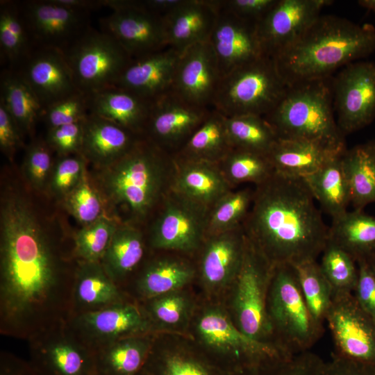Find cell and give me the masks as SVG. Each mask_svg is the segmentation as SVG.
I'll return each instance as SVG.
<instances>
[{
	"label": "cell",
	"mask_w": 375,
	"mask_h": 375,
	"mask_svg": "<svg viewBox=\"0 0 375 375\" xmlns=\"http://www.w3.org/2000/svg\"><path fill=\"white\" fill-rule=\"evenodd\" d=\"M0 217V333L28 341L69 319L77 260L19 195Z\"/></svg>",
	"instance_id": "cell-1"
},
{
	"label": "cell",
	"mask_w": 375,
	"mask_h": 375,
	"mask_svg": "<svg viewBox=\"0 0 375 375\" xmlns=\"http://www.w3.org/2000/svg\"><path fill=\"white\" fill-rule=\"evenodd\" d=\"M248 239L274 266L317 260L328 227L303 178L276 172L255 185L242 224Z\"/></svg>",
	"instance_id": "cell-2"
},
{
	"label": "cell",
	"mask_w": 375,
	"mask_h": 375,
	"mask_svg": "<svg viewBox=\"0 0 375 375\" xmlns=\"http://www.w3.org/2000/svg\"><path fill=\"white\" fill-rule=\"evenodd\" d=\"M375 51V27L333 15H320L274 57L288 85L332 76L333 72Z\"/></svg>",
	"instance_id": "cell-3"
},
{
	"label": "cell",
	"mask_w": 375,
	"mask_h": 375,
	"mask_svg": "<svg viewBox=\"0 0 375 375\" xmlns=\"http://www.w3.org/2000/svg\"><path fill=\"white\" fill-rule=\"evenodd\" d=\"M172 155L144 137L123 158L103 168L100 184L109 203L128 215V224L144 222L172 189Z\"/></svg>",
	"instance_id": "cell-4"
},
{
	"label": "cell",
	"mask_w": 375,
	"mask_h": 375,
	"mask_svg": "<svg viewBox=\"0 0 375 375\" xmlns=\"http://www.w3.org/2000/svg\"><path fill=\"white\" fill-rule=\"evenodd\" d=\"M332 83L330 76L289 85L264 117L278 138L308 141L336 152L347 149L335 116Z\"/></svg>",
	"instance_id": "cell-5"
},
{
	"label": "cell",
	"mask_w": 375,
	"mask_h": 375,
	"mask_svg": "<svg viewBox=\"0 0 375 375\" xmlns=\"http://www.w3.org/2000/svg\"><path fill=\"white\" fill-rule=\"evenodd\" d=\"M188 335L216 365L231 375L290 357L276 347L252 339L233 323L224 306L200 299Z\"/></svg>",
	"instance_id": "cell-6"
},
{
	"label": "cell",
	"mask_w": 375,
	"mask_h": 375,
	"mask_svg": "<svg viewBox=\"0 0 375 375\" xmlns=\"http://www.w3.org/2000/svg\"><path fill=\"white\" fill-rule=\"evenodd\" d=\"M266 308L274 343L288 356L310 351L323 333L307 307L292 264L274 267Z\"/></svg>",
	"instance_id": "cell-7"
},
{
	"label": "cell",
	"mask_w": 375,
	"mask_h": 375,
	"mask_svg": "<svg viewBox=\"0 0 375 375\" xmlns=\"http://www.w3.org/2000/svg\"><path fill=\"white\" fill-rule=\"evenodd\" d=\"M288 87L274 58L263 56L222 77L212 108L226 117H265L281 101Z\"/></svg>",
	"instance_id": "cell-8"
},
{
	"label": "cell",
	"mask_w": 375,
	"mask_h": 375,
	"mask_svg": "<svg viewBox=\"0 0 375 375\" xmlns=\"http://www.w3.org/2000/svg\"><path fill=\"white\" fill-rule=\"evenodd\" d=\"M274 267L247 238L241 267L220 303L241 332L275 346L266 308Z\"/></svg>",
	"instance_id": "cell-9"
},
{
	"label": "cell",
	"mask_w": 375,
	"mask_h": 375,
	"mask_svg": "<svg viewBox=\"0 0 375 375\" xmlns=\"http://www.w3.org/2000/svg\"><path fill=\"white\" fill-rule=\"evenodd\" d=\"M62 51L77 89L88 95L115 86L132 60L112 35L90 27Z\"/></svg>",
	"instance_id": "cell-10"
},
{
	"label": "cell",
	"mask_w": 375,
	"mask_h": 375,
	"mask_svg": "<svg viewBox=\"0 0 375 375\" xmlns=\"http://www.w3.org/2000/svg\"><path fill=\"white\" fill-rule=\"evenodd\" d=\"M209 211L171 189L156 210L146 235L149 250L194 258L207 236Z\"/></svg>",
	"instance_id": "cell-11"
},
{
	"label": "cell",
	"mask_w": 375,
	"mask_h": 375,
	"mask_svg": "<svg viewBox=\"0 0 375 375\" xmlns=\"http://www.w3.org/2000/svg\"><path fill=\"white\" fill-rule=\"evenodd\" d=\"M243 226L206 236L194 257V288L200 299L221 303L237 276L246 250Z\"/></svg>",
	"instance_id": "cell-12"
},
{
	"label": "cell",
	"mask_w": 375,
	"mask_h": 375,
	"mask_svg": "<svg viewBox=\"0 0 375 375\" xmlns=\"http://www.w3.org/2000/svg\"><path fill=\"white\" fill-rule=\"evenodd\" d=\"M112 12L101 19V31L112 35L132 59L168 47L162 16L140 8L138 0H102Z\"/></svg>",
	"instance_id": "cell-13"
},
{
	"label": "cell",
	"mask_w": 375,
	"mask_h": 375,
	"mask_svg": "<svg viewBox=\"0 0 375 375\" xmlns=\"http://www.w3.org/2000/svg\"><path fill=\"white\" fill-rule=\"evenodd\" d=\"M335 116L344 135L356 132L375 119V62L356 61L333 77Z\"/></svg>",
	"instance_id": "cell-14"
},
{
	"label": "cell",
	"mask_w": 375,
	"mask_h": 375,
	"mask_svg": "<svg viewBox=\"0 0 375 375\" xmlns=\"http://www.w3.org/2000/svg\"><path fill=\"white\" fill-rule=\"evenodd\" d=\"M28 342L29 362L42 375H98L95 352L73 333L67 322Z\"/></svg>",
	"instance_id": "cell-15"
},
{
	"label": "cell",
	"mask_w": 375,
	"mask_h": 375,
	"mask_svg": "<svg viewBox=\"0 0 375 375\" xmlns=\"http://www.w3.org/2000/svg\"><path fill=\"white\" fill-rule=\"evenodd\" d=\"M67 324L94 352L126 337L154 333L140 303L132 299L73 316Z\"/></svg>",
	"instance_id": "cell-16"
},
{
	"label": "cell",
	"mask_w": 375,
	"mask_h": 375,
	"mask_svg": "<svg viewBox=\"0 0 375 375\" xmlns=\"http://www.w3.org/2000/svg\"><path fill=\"white\" fill-rule=\"evenodd\" d=\"M335 347V355L375 365V322L352 293L333 294L326 317Z\"/></svg>",
	"instance_id": "cell-17"
},
{
	"label": "cell",
	"mask_w": 375,
	"mask_h": 375,
	"mask_svg": "<svg viewBox=\"0 0 375 375\" xmlns=\"http://www.w3.org/2000/svg\"><path fill=\"white\" fill-rule=\"evenodd\" d=\"M212 109L193 105L171 91L153 102L144 137L174 156L204 122Z\"/></svg>",
	"instance_id": "cell-18"
},
{
	"label": "cell",
	"mask_w": 375,
	"mask_h": 375,
	"mask_svg": "<svg viewBox=\"0 0 375 375\" xmlns=\"http://www.w3.org/2000/svg\"><path fill=\"white\" fill-rule=\"evenodd\" d=\"M196 276L194 258L176 252L150 251L122 290L132 300L140 302L194 285Z\"/></svg>",
	"instance_id": "cell-19"
},
{
	"label": "cell",
	"mask_w": 375,
	"mask_h": 375,
	"mask_svg": "<svg viewBox=\"0 0 375 375\" xmlns=\"http://www.w3.org/2000/svg\"><path fill=\"white\" fill-rule=\"evenodd\" d=\"M139 375H231L216 365L188 335L157 333Z\"/></svg>",
	"instance_id": "cell-20"
},
{
	"label": "cell",
	"mask_w": 375,
	"mask_h": 375,
	"mask_svg": "<svg viewBox=\"0 0 375 375\" xmlns=\"http://www.w3.org/2000/svg\"><path fill=\"white\" fill-rule=\"evenodd\" d=\"M330 0H277L257 23L265 55L274 58L297 40L320 15Z\"/></svg>",
	"instance_id": "cell-21"
},
{
	"label": "cell",
	"mask_w": 375,
	"mask_h": 375,
	"mask_svg": "<svg viewBox=\"0 0 375 375\" xmlns=\"http://www.w3.org/2000/svg\"><path fill=\"white\" fill-rule=\"evenodd\" d=\"M21 10L31 39L40 47L63 50L89 27L88 12L69 8L55 0L26 1Z\"/></svg>",
	"instance_id": "cell-22"
},
{
	"label": "cell",
	"mask_w": 375,
	"mask_h": 375,
	"mask_svg": "<svg viewBox=\"0 0 375 375\" xmlns=\"http://www.w3.org/2000/svg\"><path fill=\"white\" fill-rule=\"evenodd\" d=\"M217 58L221 76L265 55L257 24L242 19L221 6L208 40Z\"/></svg>",
	"instance_id": "cell-23"
},
{
	"label": "cell",
	"mask_w": 375,
	"mask_h": 375,
	"mask_svg": "<svg viewBox=\"0 0 375 375\" xmlns=\"http://www.w3.org/2000/svg\"><path fill=\"white\" fill-rule=\"evenodd\" d=\"M221 78L210 44L198 43L180 54L172 91L193 105L212 108Z\"/></svg>",
	"instance_id": "cell-24"
},
{
	"label": "cell",
	"mask_w": 375,
	"mask_h": 375,
	"mask_svg": "<svg viewBox=\"0 0 375 375\" xmlns=\"http://www.w3.org/2000/svg\"><path fill=\"white\" fill-rule=\"evenodd\" d=\"M24 63L19 73L44 108L79 91L61 49L40 47Z\"/></svg>",
	"instance_id": "cell-25"
},
{
	"label": "cell",
	"mask_w": 375,
	"mask_h": 375,
	"mask_svg": "<svg viewBox=\"0 0 375 375\" xmlns=\"http://www.w3.org/2000/svg\"><path fill=\"white\" fill-rule=\"evenodd\" d=\"M180 53L171 47L131 60L116 87L154 101L172 90Z\"/></svg>",
	"instance_id": "cell-26"
},
{
	"label": "cell",
	"mask_w": 375,
	"mask_h": 375,
	"mask_svg": "<svg viewBox=\"0 0 375 375\" xmlns=\"http://www.w3.org/2000/svg\"><path fill=\"white\" fill-rule=\"evenodd\" d=\"M219 6V0H182L162 17L168 47L181 54L191 46L208 42Z\"/></svg>",
	"instance_id": "cell-27"
},
{
	"label": "cell",
	"mask_w": 375,
	"mask_h": 375,
	"mask_svg": "<svg viewBox=\"0 0 375 375\" xmlns=\"http://www.w3.org/2000/svg\"><path fill=\"white\" fill-rule=\"evenodd\" d=\"M175 164L172 190L209 209L233 189L218 163L173 156Z\"/></svg>",
	"instance_id": "cell-28"
},
{
	"label": "cell",
	"mask_w": 375,
	"mask_h": 375,
	"mask_svg": "<svg viewBox=\"0 0 375 375\" xmlns=\"http://www.w3.org/2000/svg\"><path fill=\"white\" fill-rule=\"evenodd\" d=\"M129 299H131L106 274L100 262L77 260L70 317L95 312Z\"/></svg>",
	"instance_id": "cell-29"
},
{
	"label": "cell",
	"mask_w": 375,
	"mask_h": 375,
	"mask_svg": "<svg viewBox=\"0 0 375 375\" xmlns=\"http://www.w3.org/2000/svg\"><path fill=\"white\" fill-rule=\"evenodd\" d=\"M144 138L96 115L83 121L81 153L85 159L104 168L126 155Z\"/></svg>",
	"instance_id": "cell-30"
},
{
	"label": "cell",
	"mask_w": 375,
	"mask_h": 375,
	"mask_svg": "<svg viewBox=\"0 0 375 375\" xmlns=\"http://www.w3.org/2000/svg\"><path fill=\"white\" fill-rule=\"evenodd\" d=\"M153 102L116 86L89 95L90 113L143 137Z\"/></svg>",
	"instance_id": "cell-31"
},
{
	"label": "cell",
	"mask_w": 375,
	"mask_h": 375,
	"mask_svg": "<svg viewBox=\"0 0 375 375\" xmlns=\"http://www.w3.org/2000/svg\"><path fill=\"white\" fill-rule=\"evenodd\" d=\"M149 252L143 231L134 224L125 223L117 226L100 263L122 290Z\"/></svg>",
	"instance_id": "cell-32"
},
{
	"label": "cell",
	"mask_w": 375,
	"mask_h": 375,
	"mask_svg": "<svg viewBox=\"0 0 375 375\" xmlns=\"http://www.w3.org/2000/svg\"><path fill=\"white\" fill-rule=\"evenodd\" d=\"M199 301L192 285L138 303L154 333L188 335Z\"/></svg>",
	"instance_id": "cell-33"
},
{
	"label": "cell",
	"mask_w": 375,
	"mask_h": 375,
	"mask_svg": "<svg viewBox=\"0 0 375 375\" xmlns=\"http://www.w3.org/2000/svg\"><path fill=\"white\" fill-rule=\"evenodd\" d=\"M344 152H336L308 141L278 138L267 156L275 172L303 178Z\"/></svg>",
	"instance_id": "cell-34"
},
{
	"label": "cell",
	"mask_w": 375,
	"mask_h": 375,
	"mask_svg": "<svg viewBox=\"0 0 375 375\" xmlns=\"http://www.w3.org/2000/svg\"><path fill=\"white\" fill-rule=\"evenodd\" d=\"M344 153L335 156L303 178L322 210L332 218L347 212L351 203L349 185L342 163Z\"/></svg>",
	"instance_id": "cell-35"
},
{
	"label": "cell",
	"mask_w": 375,
	"mask_h": 375,
	"mask_svg": "<svg viewBox=\"0 0 375 375\" xmlns=\"http://www.w3.org/2000/svg\"><path fill=\"white\" fill-rule=\"evenodd\" d=\"M155 334L126 337L95 352L98 375H139Z\"/></svg>",
	"instance_id": "cell-36"
},
{
	"label": "cell",
	"mask_w": 375,
	"mask_h": 375,
	"mask_svg": "<svg viewBox=\"0 0 375 375\" xmlns=\"http://www.w3.org/2000/svg\"><path fill=\"white\" fill-rule=\"evenodd\" d=\"M328 240L347 251L356 262L375 253V216L353 210L332 218Z\"/></svg>",
	"instance_id": "cell-37"
},
{
	"label": "cell",
	"mask_w": 375,
	"mask_h": 375,
	"mask_svg": "<svg viewBox=\"0 0 375 375\" xmlns=\"http://www.w3.org/2000/svg\"><path fill=\"white\" fill-rule=\"evenodd\" d=\"M342 163L349 183L351 203L362 210L375 202V141L347 149Z\"/></svg>",
	"instance_id": "cell-38"
},
{
	"label": "cell",
	"mask_w": 375,
	"mask_h": 375,
	"mask_svg": "<svg viewBox=\"0 0 375 375\" xmlns=\"http://www.w3.org/2000/svg\"><path fill=\"white\" fill-rule=\"evenodd\" d=\"M232 148L225 117L212 108L185 146L174 156L219 164Z\"/></svg>",
	"instance_id": "cell-39"
},
{
	"label": "cell",
	"mask_w": 375,
	"mask_h": 375,
	"mask_svg": "<svg viewBox=\"0 0 375 375\" xmlns=\"http://www.w3.org/2000/svg\"><path fill=\"white\" fill-rule=\"evenodd\" d=\"M0 101L15 119L22 133H31L44 108L19 72L1 75Z\"/></svg>",
	"instance_id": "cell-40"
},
{
	"label": "cell",
	"mask_w": 375,
	"mask_h": 375,
	"mask_svg": "<svg viewBox=\"0 0 375 375\" xmlns=\"http://www.w3.org/2000/svg\"><path fill=\"white\" fill-rule=\"evenodd\" d=\"M219 166L233 188L244 183H252L255 186L266 181L274 172L267 155L238 148H232Z\"/></svg>",
	"instance_id": "cell-41"
},
{
	"label": "cell",
	"mask_w": 375,
	"mask_h": 375,
	"mask_svg": "<svg viewBox=\"0 0 375 375\" xmlns=\"http://www.w3.org/2000/svg\"><path fill=\"white\" fill-rule=\"evenodd\" d=\"M227 134L233 148L267 155L278 137L264 117L253 115L225 117Z\"/></svg>",
	"instance_id": "cell-42"
},
{
	"label": "cell",
	"mask_w": 375,
	"mask_h": 375,
	"mask_svg": "<svg viewBox=\"0 0 375 375\" xmlns=\"http://www.w3.org/2000/svg\"><path fill=\"white\" fill-rule=\"evenodd\" d=\"M31 37L22 10L13 1L0 3V50L1 58L12 63L25 61L30 52Z\"/></svg>",
	"instance_id": "cell-43"
},
{
	"label": "cell",
	"mask_w": 375,
	"mask_h": 375,
	"mask_svg": "<svg viewBox=\"0 0 375 375\" xmlns=\"http://www.w3.org/2000/svg\"><path fill=\"white\" fill-rule=\"evenodd\" d=\"M293 265L307 307L315 322L323 328L333 301V290L317 260Z\"/></svg>",
	"instance_id": "cell-44"
},
{
	"label": "cell",
	"mask_w": 375,
	"mask_h": 375,
	"mask_svg": "<svg viewBox=\"0 0 375 375\" xmlns=\"http://www.w3.org/2000/svg\"><path fill=\"white\" fill-rule=\"evenodd\" d=\"M254 188H233L210 209L207 236L231 231L242 226L251 209Z\"/></svg>",
	"instance_id": "cell-45"
},
{
	"label": "cell",
	"mask_w": 375,
	"mask_h": 375,
	"mask_svg": "<svg viewBox=\"0 0 375 375\" xmlns=\"http://www.w3.org/2000/svg\"><path fill=\"white\" fill-rule=\"evenodd\" d=\"M322 253L319 265L333 294L352 293L358 276L356 260L347 251L328 240Z\"/></svg>",
	"instance_id": "cell-46"
},
{
	"label": "cell",
	"mask_w": 375,
	"mask_h": 375,
	"mask_svg": "<svg viewBox=\"0 0 375 375\" xmlns=\"http://www.w3.org/2000/svg\"><path fill=\"white\" fill-rule=\"evenodd\" d=\"M117 226L113 219L104 215L84 226L74 238L73 251L76 260L100 262Z\"/></svg>",
	"instance_id": "cell-47"
},
{
	"label": "cell",
	"mask_w": 375,
	"mask_h": 375,
	"mask_svg": "<svg viewBox=\"0 0 375 375\" xmlns=\"http://www.w3.org/2000/svg\"><path fill=\"white\" fill-rule=\"evenodd\" d=\"M325 362L318 355L308 351L272 360L240 375H322Z\"/></svg>",
	"instance_id": "cell-48"
},
{
	"label": "cell",
	"mask_w": 375,
	"mask_h": 375,
	"mask_svg": "<svg viewBox=\"0 0 375 375\" xmlns=\"http://www.w3.org/2000/svg\"><path fill=\"white\" fill-rule=\"evenodd\" d=\"M67 208L77 221L89 225L103 216L101 198L85 172L78 185L66 196Z\"/></svg>",
	"instance_id": "cell-49"
},
{
	"label": "cell",
	"mask_w": 375,
	"mask_h": 375,
	"mask_svg": "<svg viewBox=\"0 0 375 375\" xmlns=\"http://www.w3.org/2000/svg\"><path fill=\"white\" fill-rule=\"evenodd\" d=\"M90 114L89 95L77 91L44 108L49 128L84 121Z\"/></svg>",
	"instance_id": "cell-50"
},
{
	"label": "cell",
	"mask_w": 375,
	"mask_h": 375,
	"mask_svg": "<svg viewBox=\"0 0 375 375\" xmlns=\"http://www.w3.org/2000/svg\"><path fill=\"white\" fill-rule=\"evenodd\" d=\"M85 159L81 153L64 156L55 165L50 188L57 196H67L80 182L85 171Z\"/></svg>",
	"instance_id": "cell-51"
},
{
	"label": "cell",
	"mask_w": 375,
	"mask_h": 375,
	"mask_svg": "<svg viewBox=\"0 0 375 375\" xmlns=\"http://www.w3.org/2000/svg\"><path fill=\"white\" fill-rule=\"evenodd\" d=\"M49 146L41 142L31 144L26 151L24 170L25 176L35 189H42L49 176L52 158Z\"/></svg>",
	"instance_id": "cell-52"
},
{
	"label": "cell",
	"mask_w": 375,
	"mask_h": 375,
	"mask_svg": "<svg viewBox=\"0 0 375 375\" xmlns=\"http://www.w3.org/2000/svg\"><path fill=\"white\" fill-rule=\"evenodd\" d=\"M83 138V121L49 128L47 143L64 156L81 153Z\"/></svg>",
	"instance_id": "cell-53"
},
{
	"label": "cell",
	"mask_w": 375,
	"mask_h": 375,
	"mask_svg": "<svg viewBox=\"0 0 375 375\" xmlns=\"http://www.w3.org/2000/svg\"><path fill=\"white\" fill-rule=\"evenodd\" d=\"M356 263L358 276L352 294L359 306L375 322V274L366 260Z\"/></svg>",
	"instance_id": "cell-54"
},
{
	"label": "cell",
	"mask_w": 375,
	"mask_h": 375,
	"mask_svg": "<svg viewBox=\"0 0 375 375\" xmlns=\"http://www.w3.org/2000/svg\"><path fill=\"white\" fill-rule=\"evenodd\" d=\"M277 0H221V6L236 16L258 23Z\"/></svg>",
	"instance_id": "cell-55"
},
{
	"label": "cell",
	"mask_w": 375,
	"mask_h": 375,
	"mask_svg": "<svg viewBox=\"0 0 375 375\" xmlns=\"http://www.w3.org/2000/svg\"><path fill=\"white\" fill-rule=\"evenodd\" d=\"M21 131L17 124L0 101V148L8 156H12L22 144Z\"/></svg>",
	"instance_id": "cell-56"
},
{
	"label": "cell",
	"mask_w": 375,
	"mask_h": 375,
	"mask_svg": "<svg viewBox=\"0 0 375 375\" xmlns=\"http://www.w3.org/2000/svg\"><path fill=\"white\" fill-rule=\"evenodd\" d=\"M322 375H375V365L353 361L333 354L325 362Z\"/></svg>",
	"instance_id": "cell-57"
},
{
	"label": "cell",
	"mask_w": 375,
	"mask_h": 375,
	"mask_svg": "<svg viewBox=\"0 0 375 375\" xmlns=\"http://www.w3.org/2000/svg\"><path fill=\"white\" fill-rule=\"evenodd\" d=\"M0 375H42L29 361L6 351L0 353Z\"/></svg>",
	"instance_id": "cell-58"
},
{
	"label": "cell",
	"mask_w": 375,
	"mask_h": 375,
	"mask_svg": "<svg viewBox=\"0 0 375 375\" xmlns=\"http://www.w3.org/2000/svg\"><path fill=\"white\" fill-rule=\"evenodd\" d=\"M58 3L69 8L90 12L103 6L102 0H55Z\"/></svg>",
	"instance_id": "cell-59"
},
{
	"label": "cell",
	"mask_w": 375,
	"mask_h": 375,
	"mask_svg": "<svg viewBox=\"0 0 375 375\" xmlns=\"http://www.w3.org/2000/svg\"><path fill=\"white\" fill-rule=\"evenodd\" d=\"M358 2L362 8L375 13V0H359Z\"/></svg>",
	"instance_id": "cell-60"
},
{
	"label": "cell",
	"mask_w": 375,
	"mask_h": 375,
	"mask_svg": "<svg viewBox=\"0 0 375 375\" xmlns=\"http://www.w3.org/2000/svg\"><path fill=\"white\" fill-rule=\"evenodd\" d=\"M366 260L375 274V253L369 257Z\"/></svg>",
	"instance_id": "cell-61"
}]
</instances>
